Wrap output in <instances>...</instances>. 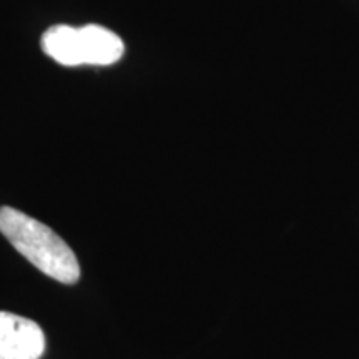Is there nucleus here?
Masks as SVG:
<instances>
[{
    "mask_svg": "<svg viewBox=\"0 0 359 359\" xmlns=\"http://www.w3.org/2000/svg\"><path fill=\"white\" fill-rule=\"evenodd\" d=\"M79 47L82 65H111L123 55V42L118 35L100 25L79 29Z\"/></svg>",
    "mask_w": 359,
    "mask_h": 359,
    "instance_id": "obj_3",
    "label": "nucleus"
},
{
    "mask_svg": "<svg viewBox=\"0 0 359 359\" xmlns=\"http://www.w3.org/2000/svg\"><path fill=\"white\" fill-rule=\"evenodd\" d=\"M43 349L45 336L37 323L0 311V359H39Z\"/></svg>",
    "mask_w": 359,
    "mask_h": 359,
    "instance_id": "obj_2",
    "label": "nucleus"
},
{
    "mask_svg": "<svg viewBox=\"0 0 359 359\" xmlns=\"http://www.w3.org/2000/svg\"><path fill=\"white\" fill-rule=\"evenodd\" d=\"M0 233L43 275L64 285L80 280V264L65 240L47 224L12 208H0Z\"/></svg>",
    "mask_w": 359,
    "mask_h": 359,
    "instance_id": "obj_1",
    "label": "nucleus"
},
{
    "mask_svg": "<svg viewBox=\"0 0 359 359\" xmlns=\"http://www.w3.org/2000/svg\"><path fill=\"white\" fill-rule=\"evenodd\" d=\"M42 48L60 65H82L79 47V29L70 25H53L42 37Z\"/></svg>",
    "mask_w": 359,
    "mask_h": 359,
    "instance_id": "obj_4",
    "label": "nucleus"
}]
</instances>
